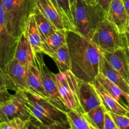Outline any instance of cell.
<instances>
[{
    "label": "cell",
    "instance_id": "obj_21",
    "mask_svg": "<svg viewBox=\"0 0 129 129\" xmlns=\"http://www.w3.org/2000/svg\"><path fill=\"white\" fill-rule=\"evenodd\" d=\"M100 73L108 78L110 81L119 87L122 90L129 94V85L120 74L115 70L103 57L100 68Z\"/></svg>",
    "mask_w": 129,
    "mask_h": 129
},
{
    "label": "cell",
    "instance_id": "obj_41",
    "mask_svg": "<svg viewBox=\"0 0 129 129\" xmlns=\"http://www.w3.org/2000/svg\"><path fill=\"white\" fill-rule=\"evenodd\" d=\"M0 123H1V122H0Z\"/></svg>",
    "mask_w": 129,
    "mask_h": 129
},
{
    "label": "cell",
    "instance_id": "obj_26",
    "mask_svg": "<svg viewBox=\"0 0 129 129\" xmlns=\"http://www.w3.org/2000/svg\"><path fill=\"white\" fill-rule=\"evenodd\" d=\"M67 116L71 129H91L89 123L81 113L69 110L67 112Z\"/></svg>",
    "mask_w": 129,
    "mask_h": 129
},
{
    "label": "cell",
    "instance_id": "obj_27",
    "mask_svg": "<svg viewBox=\"0 0 129 129\" xmlns=\"http://www.w3.org/2000/svg\"><path fill=\"white\" fill-rule=\"evenodd\" d=\"M30 123V120L14 118L0 123V129H27Z\"/></svg>",
    "mask_w": 129,
    "mask_h": 129
},
{
    "label": "cell",
    "instance_id": "obj_22",
    "mask_svg": "<svg viewBox=\"0 0 129 129\" xmlns=\"http://www.w3.org/2000/svg\"><path fill=\"white\" fill-rule=\"evenodd\" d=\"M33 14L35 17L37 26L43 43L57 28H56L55 26L42 13L37 6L35 8Z\"/></svg>",
    "mask_w": 129,
    "mask_h": 129
},
{
    "label": "cell",
    "instance_id": "obj_33",
    "mask_svg": "<svg viewBox=\"0 0 129 129\" xmlns=\"http://www.w3.org/2000/svg\"><path fill=\"white\" fill-rule=\"evenodd\" d=\"M31 120V122H34V123H35V124L40 128V129H71L70 127H68V126H56V127H46V126L40 123L39 122H37L35 120H34V118H31V120Z\"/></svg>",
    "mask_w": 129,
    "mask_h": 129
},
{
    "label": "cell",
    "instance_id": "obj_19",
    "mask_svg": "<svg viewBox=\"0 0 129 129\" xmlns=\"http://www.w3.org/2000/svg\"><path fill=\"white\" fill-rule=\"evenodd\" d=\"M23 33L31 45L34 52H42V40L38 30L34 14L30 15L28 18Z\"/></svg>",
    "mask_w": 129,
    "mask_h": 129
},
{
    "label": "cell",
    "instance_id": "obj_34",
    "mask_svg": "<svg viewBox=\"0 0 129 129\" xmlns=\"http://www.w3.org/2000/svg\"><path fill=\"white\" fill-rule=\"evenodd\" d=\"M122 34V37H123V39L125 41L126 44L127 45H128V47H129V20H128V25H127V30H126V31L125 33Z\"/></svg>",
    "mask_w": 129,
    "mask_h": 129
},
{
    "label": "cell",
    "instance_id": "obj_12",
    "mask_svg": "<svg viewBox=\"0 0 129 129\" xmlns=\"http://www.w3.org/2000/svg\"><path fill=\"white\" fill-rule=\"evenodd\" d=\"M107 19L115 25L121 34L125 32L129 18L126 13L123 0H112Z\"/></svg>",
    "mask_w": 129,
    "mask_h": 129
},
{
    "label": "cell",
    "instance_id": "obj_40",
    "mask_svg": "<svg viewBox=\"0 0 129 129\" xmlns=\"http://www.w3.org/2000/svg\"><path fill=\"white\" fill-rule=\"evenodd\" d=\"M91 129H97V128H94V127H92V126H91Z\"/></svg>",
    "mask_w": 129,
    "mask_h": 129
},
{
    "label": "cell",
    "instance_id": "obj_17",
    "mask_svg": "<svg viewBox=\"0 0 129 129\" xmlns=\"http://www.w3.org/2000/svg\"><path fill=\"white\" fill-rule=\"evenodd\" d=\"M67 34L66 29H56L54 33L42 43V52L51 57L59 48L67 44Z\"/></svg>",
    "mask_w": 129,
    "mask_h": 129
},
{
    "label": "cell",
    "instance_id": "obj_18",
    "mask_svg": "<svg viewBox=\"0 0 129 129\" xmlns=\"http://www.w3.org/2000/svg\"><path fill=\"white\" fill-rule=\"evenodd\" d=\"M27 84L28 91L49 100L47 94L43 87L39 71L34 62L28 67Z\"/></svg>",
    "mask_w": 129,
    "mask_h": 129
},
{
    "label": "cell",
    "instance_id": "obj_24",
    "mask_svg": "<svg viewBox=\"0 0 129 129\" xmlns=\"http://www.w3.org/2000/svg\"><path fill=\"white\" fill-rule=\"evenodd\" d=\"M50 57L55 62L59 72L71 71V58L67 44L59 48Z\"/></svg>",
    "mask_w": 129,
    "mask_h": 129
},
{
    "label": "cell",
    "instance_id": "obj_15",
    "mask_svg": "<svg viewBox=\"0 0 129 129\" xmlns=\"http://www.w3.org/2000/svg\"><path fill=\"white\" fill-rule=\"evenodd\" d=\"M96 79L99 81L102 85L104 87L108 94L118 102L122 107L129 112V94L123 91L119 87L112 83L108 78L100 73Z\"/></svg>",
    "mask_w": 129,
    "mask_h": 129
},
{
    "label": "cell",
    "instance_id": "obj_10",
    "mask_svg": "<svg viewBox=\"0 0 129 129\" xmlns=\"http://www.w3.org/2000/svg\"><path fill=\"white\" fill-rule=\"evenodd\" d=\"M78 98L84 113L102 105L100 96L93 83L78 79Z\"/></svg>",
    "mask_w": 129,
    "mask_h": 129
},
{
    "label": "cell",
    "instance_id": "obj_32",
    "mask_svg": "<svg viewBox=\"0 0 129 129\" xmlns=\"http://www.w3.org/2000/svg\"><path fill=\"white\" fill-rule=\"evenodd\" d=\"M112 0H95V3L101 6L108 13Z\"/></svg>",
    "mask_w": 129,
    "mask_h": 129
},
{
    "label": "cell",
    "instance_id": "obj_2",
    "mask_svg": "<svg viewBox=\"0 0 129 129\" xmlns=\"http://www.w3.org/2000/svg\"><path fill=\"white\" fill-rule=\"evenodd\" d=\"M71 13L74 31L90 40L98 25L108 15L98 4H89L84 0H75L71 5Z\"/></svg>",
    "mask_w": 129,
    "mask_h": 129
},
{
    "label": "cell",
    "instance_id": "obj_28",
    "mask_svg": "<svg viewBox=\"0 0 129 129\" xmlns=\"http://www.w3.org/2000/svg\"><path fill=\"white\" fill-rule=\"evenodd\" d=\"M0 89L13 91L15 92L19 91L18 88L16 87L6 71L1 68H0Z\"/></svg>",
    "mask_w": 129,
    "mask_h": 129
},
{
    "label": "cell",
    "instance_id": "obj_29",
    "mask_svg": "<svg viewBox=\"0 0 129 129\" xmlns=\"http://www.w3.org/2000/svg\"><path fill=\"white\" fill-rule=\"evenodd\" d=\"M119 129H129V117L109 112Z\"/></svg>",
    "mask_w": 129,
    "mask_h": 129
},
{
    "label": "cell",
    "instance_id": "obj_1",
    "mask_svg": "<svg viewBox=\"0 0 129 129\" xmlns=\"http://www.w3.org/2000/svg\"><path fill=\"white\" fill-rule=\"evenodd\" d=\"M67 44L71 71L79 80L92 83L100 74L103 53L90 39L73 31H68Z\"/></svg>",
    "mask_w": 129,
    "mask_h": 129
},
{
    "label": "cell",
    "instance_id": "obj_38",
    "mask_svg": "<svg viewBox=\"0 0 129 129\" xmlns=\"http://www.w3.org/2000/svg\"><path fill=\"white\" fill-rule=\"evenodd\" d=\"M86 2L89 4H95V0H84Z\"/></svg>",
    "mask_w": 129,
    "mask_h": 129
},
{
    "label": "cell",
    "instance_id": "obj_3",
    "mask_svg": "<svg viewBox=\"0 0 129 129\" xmlns=\"http://www.w3.org/2000/svg\"><path fill=\"white\" fill-rule=\"evenodd\" d=\"M26 105L31 118L46 127L69 126L67 112L60 110L48 100L34 94L28 91H23Z\"/></svg>",
    "mask_w": 129,
    "mask_h": 129
},
{
    "label": "cell",
    "instance_id": "obj_9",
    "mask_svg": "<svg viewBox=\"0 0 129 129\" xmlns=\"http://www.w3.org/2000/svg\"><path fill=\"white\" fill-rule=\"evenodd\" d=\"M14 118L30 120L31 115L26 105L23 91L15 92L10 100L0 103V122H4Z\"/></svg>",
    "mask_w": 129,
    "mask_h": 129
},
{
    "label": "cell",
    "instance_id": "obj_23",
    "mask_svg": "<svg viewBox=\"0 0 129 129\" xmlns=\"http://www.w3.org/2000/svg\"><path fill=\"white\" fill-rule=\"evenodd\" d=\"M75 0H55L59 13L62 20L64 28L74 31V25L71 13V5Z\"/></svg>",
    "mask_w": 129,
    "mask_h": 129
},
{
    "label": "cell",
    "instance_id": "obj_20",
    "mask_svg": "<svg viewBox=\"0 0 129 129\" xmlns=\"http://www.w3.org/2000/svg\"><path fill=\"white\" fill-rule=\"evenodd\" d=\"M37 6L42 13L57 29H65L58 10L50 0H36Z\"/></svg>",
    "mask_w": 129,
    "mask_h": 129
},
{
    "label": "cell",
    "instance_id": "obj_6",
    "mask_svg": "<svg viewBox=\"0 0 129 129\" xmlns=\"http://www.w3.org/2000/svg\"><path fill=\"white\" fill-rule=\"evenodd\" d=\"M56 81L60 98L69 110L84 114L78 98V79L71 71L56 74Z\"/></svg>",
    "mask_w": 129,
    "mask_h": 129
},
{
    "label": "cell",
    "instance_id": "obj_7",
    "mask_svg": "<svg viewBox=\"0 0 129 129\" xmlns=\"http://www.w3.org/2000/svg\"><path fill=\"white\" fill-rule=\"evenodd\" d=\"M42 53H34V62L39 71L43 87L48 96L49 101L60 110L69 111L60 98L56 81V74L48 68L44 61Z\"/></svg>",
    "mask_w": 129,
    "mask_h": 129
},
{
    "label": "cell",
    "instance_id": "obj_14",
    "mask_svg": "<svg viewBox=\"0 0 129 129\" xmlns=\"http://www.w3.org/2000/svg\"><path fill=\"white\" fill-rule=\"evenodd\" d=\"M92 83L94 84L97 92L100 96L102 105L105 108L107 112L129 117V112L128 111L122 107L108 94V92L106 91L104 87L102 85L96 78Z\"/></svg>",
    "mask_w": 129,
    "mask_h": 129
},
{
    "label": "cell",
    "instance_id": "obj_8",
    "mask_svg": "<svg viewBox=\"0 0 129 129\" xmlns=\"http://www.w3.org/2000/svg\"><path fill=\"white\" fill-rule=\"evenodd\" d=\"M18 39L10 34L5 11L0 0V68L5 69L14 58Z\"/></svg>",
    "mask_w": 129,
    "mask_h": 129
},
{
    "label": "cell",
    "instance_id": "obj_16",
    "mask_svg": "<svg viewBox=\"0 0 129 129\" xmlns=\"http://www.w3.org/2000/svg\"><path fill=\"white\" fill-rule=\"evenodd\" d=\"M13 59L28 67L34 62V50L24 33L18 38Z\"/></svg>",
    "mask_w": 129,
    "mask_h": 129
},
{
    "label": "cell",
    "instance_id": "obj_37",
    "mask_svg": "<svg viewBox=\"0 0 129 129\" xmlns=\"http://www.w3.org/2000/svg\"><path fill=\"white\" fill-rule=\"evenodd\" d=\"M27 129H40V128H39V127H38L35 123H34V122H31V121L30 120V125H29Z\"/></svg>",
    "mask_w": 129,
    "mask_h": 129
},
{
    "label": "cell",
    "instance_id": "obj_31",
    "mask_svg": "<svg viewBox=\"0 0 129 129\" xmlns=\"http://www.w3.org/2000/svg\"><path fill=\"white\" fill-rule=\"evenodd\" d=\"M13 94H11L8 90L0 89V103H5L13 98Z\"/></svg>",
    "mask_w": 129,
    "mask_h": 129
},
{
    "label": "cell",
    "instance_id": "obj_11",
    "mask_svg": "<svg viewBox=\"0 0 129 129\" xmlns=\"http://www.w3.org/2000/svg\"><path fill=\"white\" fill-rule=\"evenodd\" d=\"M103 54L111 66L120 74L129 85V64L124 47Z\"/></svg>",
    "mask_w": 129,
    "mask_h": 129
},
{
    "label": "cell",
    "instance_id": "obj_4",
    "mask_svg": "<svg viewBox=\"0 0 129 129\" xmlns=\"http://www.w3.org/2000/svg\"><path fill=\"white\" fill-rule=\"evenodd\" d=\"M10 34L18 39L28 18L37 7L36 0H1Z\"/></svg>",
    "mask_w": 129,
    "mask_h": 129
},
{
    "label": "cell",
    "instance_id": "obj_25",
    "mask_svg": "<svg viewBox=\"0 0 129 129\" xmlns=\"http://www.w3.org/2000/svg\"><path fill=\"white\" fill-rule=\"evenodd\" d=\"M106 112L107 111L103 105H101L87 113H84L83 115L91 126L97 129H104Z\"/></svg>",
    "mask_w": 129,
    "mask_h": 129
},
{
    "label": "cell",
    "instance_id": "obj_30",
    "mask_svg": "<svg viewBox=\"0 0 129 129\" xmlns=\"http://www.w3.org/2000/svg\"><path fill=\"white\" fill-rule=\"evenodd\" d=\"M104 129H119L108 112H106L105 116Z\"/></svg>",
    "mask_w": 129,
    "mask_h": 129
},
{
    "label": "cell",
    "instance_id": "obj_5",
    "mask_svg": "<svg viewBox=\"0 0 129 129\" xmlns=\"http://www.w3.org/2000/svg\"><path fill=\"white\" fill-rule=\"evenodd\" d=\"M91 41L103 54L124 47L122 34L107 18L98 25Z\"/></svg>",
    "mask_w": 129,
    "mask_h": 129
},
{
    "label": "cell",
    "instance_id": "obj_13",
    "mask_svg": "<svg viewBox=\"0 0 129 129\" xmlns=\"http://www.w3.org/2000/svg\"><path fill=\"white\" fill-rule=\"evenodd\" d=\"M19 90L29 91L27 84L28 66L13 59L5 69Z\"/></svg>",
    "mask_w": 129,
    "mask_h": 129
},
{
    "label": "cell",
    "instance_id": "obj_36",
    "mask_svg": "<svg viewBox=\"0 0 129 129\" xmlns=\"http://www.w3.org/2000/svg\"><path fill=\"white\" fill-rule=\"evenodd\" d=\"M122 39H123V45H124V49H125V52H126V54H127V58H128V64H129V47H128V45H127V44H126L125 41V40H124V39H123V37H122Z\"/></svg>",
    "mask_w": 129,
    "mask_h": 129
},
{
    "label": "cell",
    "instance_id": "obj_35",
    "mask_svg": "<svg viewBox=\"0 0 129 129\" xmlns=\"http://www.w3.org/2000/svg\"><path fill=\"white\" fill-rule=\"evenodd\" d=\"M123 2L125 8L126 13L127 14V16L129 18V0H123Z\"/></svg>",
    "mask_w": 129,
    "mask_h": 129
},
{
    "label": "cell",
    "instance_id": "obj_39",
    "mask_svg": "<svg viewBox=\"0 0 129 129\" xmlns=\"http://www.w3.org/2000/svg\"><path fill=\"white\" fill-rule=\"evenodd\" d=\"M50 1L52 2V3L54 5V6H55V8L57 9V10H58V8H57V4H56V2H55V0H50ZM58 11H59V10H58Z\"/></svg>",
    "mask_w": 129,
    "mask_h": 129
}]
</instances>
